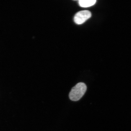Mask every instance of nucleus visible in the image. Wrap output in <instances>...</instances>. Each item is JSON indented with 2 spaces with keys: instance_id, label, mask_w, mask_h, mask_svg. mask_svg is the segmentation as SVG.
<instances>
[{
  "instance_id": "f257e3e1",
  "label": "nucleus",
  "mask_w": 131,
  "mask_h": 131,
  "mask_svg": "<svg viewBox=\"0 0 131 131\" xmlns=\"http://www.w3.org/2000/svg\"><path fill=\"white\" fill-rule=\"evenodd\" d=\"M86 90L87 86L85 83H78L72 88L69 94V97L71 100L77 101L84 95Z\"/></svg>"
},
{
  "instance_id": "f03ea898",
  "label": "nucleus",
  "mask_w": 131,
  "mask_h": 131,
  "mask_svg": "<svg viewBox=\"0 0 131 131\" xmlns=\"http://www.w3.org/2000/svg\"><path fill=\"white\" fill-rule=\"evenodd\" d=\"M91 12L89 11L84 10L80 11L75 15L74 21L77 24L81 25L91 18Z\"/></svg>"
},
{
  "instance_id": "7ed1b4c3",
  "label": "nucleus",
  "mask_w": 131,
  "mask_h": 131,
  "mask_svg": "<svg viewBox=\"0 0 131 131\" xmlns=\"http://www.w3.org/2000/svg\"><path fill=\"white\" fill-rule=\"evenodd\" d=\"M96 2L95 0H80L79 4L82 7H88L95 5Z\"/></svg>"
}]
</instances>
